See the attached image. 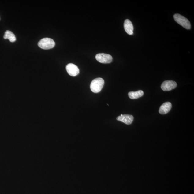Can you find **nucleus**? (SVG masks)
<instances>
[{
	"instance_id": "423d86ee",
	"label": "nucleus",
	"mask_w": 194,
	"mask_h": 194,
	"mask_svg": "<svg viewBox=\"0 0 194 194\" xmlns=\"http://www.w3.org/2000/svg\"><path fill=\"white\" fill-rule=\"evenodd\" d=\"M68 73L73 77H75L79 73L80 70L77 66L72 63H69L66 67Z\"/></svg>"
},
{
	"instance_id": "1a4fd4ad",
	"label": "nucleus",
	"mask_w": 194,
	"mask_h": 194,
	"mask_svg": "<svg viewBox=\"0 0 194 194\" xmlns=\"http://www.w3.org/2000/svg\"><path fill=\"white\" fill-rule=\"evenodd\" d=\"M124 27L125 32L129 35L133 34V26L130 20L126 19L125 20L124 24Z\"/></svg>"
},
{
	"instance_id": "7ed1b4c3",
	"label": "nucleus",
	"mask_w": 194,
	"mask_h": 194,
	"mask_svg": "<svg viewBox=\"0 0 194 194\" xmlns=\"http://www.w3.org/2000/svg\"><path fill=\"white\" fill-rule=\"evenodd\" d=\"M55 43L52 39L49 38H43L38 43V46L43 49L47 50L54 47Z\"/></svg>"
},
{
	"instance_id": "6e6552de",
	"label": "nucleus",
	"mask_w": 194,
	"mask_h": 194,
	"mask_svg": "<svg viewBox=\"0 0 194 194\" xmlns=\"http://www.w3.org/2000/svg\"><path fill=\"white\" fill-rule=\"evenodd\" d=\"M172 105L170 102L165 103L161 106L159 109V113L161 114H165L168 113L172 108Z\"/></svg>"
},
{
	"instance_id": "f257e3e1",
	"label": "nucleus",
	"mask_w": 194,
	"mask_h": 194,
	"mask_svg": "<svg viewBox=\"0 0 194 194\" xmlns=\"http://www.w3.org/2000/svg\"><path fill=\"white\" fill-rule=\"evenodd\" d=\"M104 80L103 78H96L93 80L91 83V90L95 93L100 92L104 86Z\"/></svg>"
},
{
	"instance_id": "39448f33",
	"label": "nucleus",
	"mask_w": 194,
	"mask_h": 194,
	"mask_svg": "<svg viewBox=\"0 0 194 194\" xmlns=\"http://www.w3.org/2000/svg\"><path fill=\"white\" fill-rule=\"evenodd\" d=\"M177 86V84L176 82L173 80H168L163 82L161 87L164 91H169L174 89Z\"/></svg>"
},
{
	"instance_id": "9d476101",
	"label": "nucleus",
	"mask_w": 194,
	"mask_h": 194,
	"mask_svg": "<svg viewBox=\"0 0 194 194\" xmlns=\"http://www.w3.org/2000/svg\"><path fill=\"white\" fill-rule=\"evenodd\" d=\"M144 92L142 90H138L135 92L132 91L129 93V96L132 99H135L140 98L143 95Z\"/></svg>"
},
{
	"instance_id": "0eeeda50",
	"label": "nucleus",
	"mask_w": 194,
	"mask_h": 194,
	"mask_svg": "<svg viewBox=\"0 0 194 194\" xmlns=\"http://www.w3.org/2000/svg\"><path fill=\"white\" fill-rule=\"evenodd\" d=\"M134 118L132 115L129 114H121L120 116L117 118V120L121 121L127 125H129L132 123Z\"/></svg>"
},
{
	"instance_id": "9b49d317",
	"label": "nucleus",
	"mask_w": 194,
	"mask_h": 194,
	"mask_svg": "<svg viewBox=\"0 0 194 194\" xmlns=\"http://www.w3.org/2000/svg\"><path fill=\"white\" fill-rule=\"evenodd\" d=\"M4 38L5 39H9L10 42L12 43L14 42L16 40L15 35L13 32L9 30H7L5 32Z\"/></svg>"
},
{
	"instance_id": "f03ea898",
	"label": "nucleus",
	"mask_w": 194,
	"mask_h": 194,
	"mask_svg": "<svg viewBox=\"0 0 194 194\" xmlns=\"http://www.w3.org/2000/svg\"><path fill=\"white\" fill-rule=\"evenodd\" d=\"M174 19L177 24L187 30L190 29L191 24L189 21L180 14H175L174 15Z\"/></svg>"
},
{
	"instance_id": "20e7f679",
	"label": "nucleus",
	"mask_w": 194,
	"mask_h": 194,
	"mask_svg": "<svg viewBox=\"0 0 194 194\" xmlns=\"http://www.w3.org/2000/svg\"><path fill=\"white\" fill-rule=\"evenodd\" d=\"M96 60L102 63H110L113 60V58L110 55L105 53H99L95 56Z\"/></svg>"
}]
</instances>
